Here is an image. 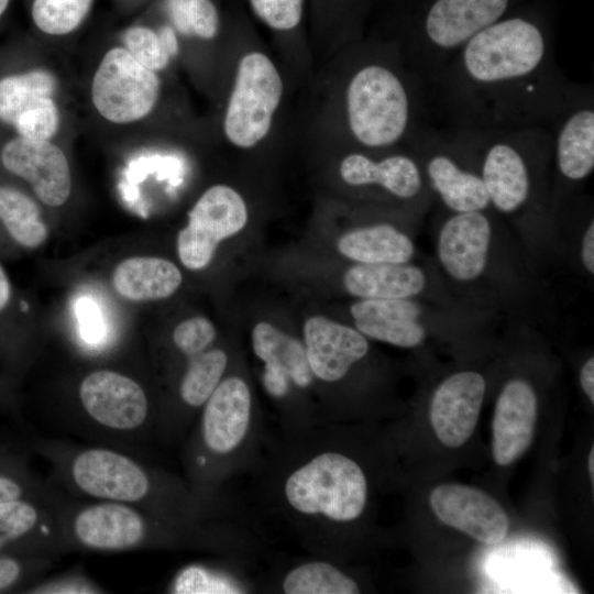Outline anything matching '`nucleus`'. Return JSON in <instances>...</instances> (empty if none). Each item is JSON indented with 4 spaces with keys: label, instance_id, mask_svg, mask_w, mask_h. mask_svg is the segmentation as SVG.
<instances>
[{
    "label": "nucleus",
    "instance_id": "nucleus-1",
    "mask_svg": "<svg viewBox=\"0 0 594 594\" xmlns=\"http://www.w3.org/2000/svg\"><path fill=\"white\" fill-rule=\"evenodd\" d=\"M572 81L549 30L503 18L472 36L427 86L435 125L454 131L548 127Z\"/></svg>",
    "mask_w": 594,
    "mask_h": 594
},
{
    "label": "nucleus",
    "instance_id": "nucleus-2",
    "mask_svg": "<svg viewBox=\"0 0 594 594\" xmlns=\"http://www.w3.org/2000/svg\"><path fill=\"white\" fill-rule=\"evenodd\" d=\"M431 238V258L462 305L532 326L544 299L540 271L492 208L450 212L437 207Z\"/></svg>",
    "mask_w": 594,
    "mask_h": 594
},
{
    "label": "nucleus",
    "instance_id": "nucleus-3",
    "mask_svg": "<svg viewBox=\"0 0 594 594\" xmlns=\"http://www.w3.org/2000/svg\"><path fill=\"white\" fill-rule=\"evenodd\" d=\"M449 131L480 174L491 208L541 271L556 257L557 242L549 129Z\"/></svg>",
    "mask_w": 594,
    "mask_h": 594
},
{
    "label": "nucleus",
    "instance_id": "nucleus-4",
    "mask_svg": "<svg viewBox=\"0 0 594 594\" xmlns=\"http://www.w3.org/2000/svg\"><path fill=\"white\" fill-rule=\"evenodd\" d=\"M37 450L52 468L53 484L70 496L130 504L199 527L202 504L191 488L124 449L47 439Z\"/></svg>",
    "mask_w": 594,
    "mask_h": 594
},
{
    "label": "nucleus",
    "instance_id": "nucleus-5",
    "mask_svg": "<svg viewBox=\"0 0 594 594\" xmlns=\"http://www.w3.org/2000/svg\"><path fill=\"white\" fill-rule=\"evenodd\" d=\"M349 69L342 95L348 140L358 148H407L432 124L427 88L388 44L366 47Z\"/></svg>",
    "mask_w": 594,
    "mask_h": 594
},
{
    "label": "nucleus",
    "instance_id": "nucleus-6",
    "mask_svg": "<svg viewBox=\"0 0 594 594\" xmlns=\"http://www.w3.org/2000/svg\"><path fill=\"white\" fill-rule=\"evenodd\" d=\"M55 514L64 552L118 553L200 541V527L187 526L130 504L78 498L58 488Z\"/></svg>",
    "mask_w": 594,
    "mask_h": 594
},
{
    "label": "nucleus",
    "instance_id": "nucleus-7",
    "mask_svg": "<svg viewBox=\"0 0 594 594\" xmlns=\"http://www.w3.org/2000/svg\"><path fill=\"white\" fill-rule=\"evenodd\" d=\"M349 314L367 339L403 349H419L432 340L477 339L499 320L419 299H356Z\"/></svg>",
    "mask_w": 594,
    "mask_h": 594
},
{
    "label": "nucleus",
    "instance_id": "nucleus-8",
    "mask_svg": "<svg viewBox=\"0 0 594 594\" xmlns=\"http://www.w3.org/2000/svg\"><path fill=\"white\" fill-rule=\"evenodd\" d=\"M76 397V425L105 440L102 444L122 449L156 431L157 417L144 387L119 371L99 369L86 374Z\"/></svg>",
    "mask_w": 594,
    "mask_h": 594
},
{
    "label": "nucleus",
    "instance_id": "nucleus-9",
    "mask_svg": "<svg viewBox=\"0 0 594 594\" xmlns=\"http://www.w3.org/2000/svg\"><path fill=\"white\" fill-rule=\"evenodd\" d=\"M252 407L250 387L239 376L222 378L201 407L186 455L190 488L201 503L218 480L221 463L244 442Z\"/></svg>",
    "mask_w": 594,
    "mask_h": 594
},
{
    "label": "nucleus",
    "instance_id": "nucleus-10",
    "mask_svg": "<svg viewBox=\"0 0 594 594\" xmlns=\"http://www.w3.org/2000/svg\"><path fill=\"white\" fill-rule=\"evenodd\" d=\"M282 491L295 514L314 520L353 521L367 502V480L362 468L334 451L317 453L293 469Z\"/></svg>",
    "mask_w": 594,
    "mask_h": 594
},
{
    "label": "nucleus",
    "instance_id": "nucleus-11",
    "mask_svg": "<svg viewBox=\"0 0 594 594\" xmlns=\"http://www.w3.org/2000/svg\"><path fill=\"white\" fill-rule=\"evenodd\" d=\"M551 134L552 206L559 208L583 193L594 170V90L572 81L558 113L547 127Z\"/></svg>",
    "mask_w": 594,
    "mask_h": 594
},
{
    "label": "nucleus",
    "instance_id": "nucleus-12",
    "mask_svg": "<svg viewBox=\"0 0 594 594\" xmlns=\"http://www.w3.org/2000/svg\"><path fill=\"white\" fill-rule=\"evenodd\" d=\"M407 150L416 158L437 207L450 212L491 208L480 174L449 130L432 123L413 138Z\"/></svg>",
    "mask_w": 594,
    "mask_h": 594
},
{
    "label": "nucleus",
    "instance_id": "nucleus-13",
    "mask_svg": "<svg viewBox=\"0 0 594 594\" xmlns=\"http://www.w3.org/2000/svg\"><path fill=\"white\" fill-rule=\"evenodd\" d=\"M338 172L349 188L382 195L420 219L435 205L420 167L407 148L352 150L341 157Z\"/></svg>",
    "mask_w": 594,
    "mask_h": 594
},
{
    "label": "nucleus",
    "instance_id": "nucleus-14",
    "mask_svg": "<svg viewBox=\"0 0 594 594\" xmlns=\"http://www.w3.org/2000/svg\"><path fill=\"white\" fill-rule=\"evenodd\" d=\"M283 96V80L273 61L264 53L244 54L237 67L224 118L227 140L239 148H250L268 134Z\"/></svg>",
    "mask_w": 594,
    "mask_h": 594
},
{
    "label": "nucleus",
    "instance_id": "nucleus-15",
    "mask_svg": "<svg viewBox=\"0 0 594 594\" xmlns=\"http://www.w3.org/2000/svg\"><path fill=\"white\" fill-rule=\"evenodd\" d=\"M342 285L356 299H419L476 311L450 293L432 258L427 256L399 264L352 263L342 275Z\"/></svg>",
    "mask_w": 594,
    "mask_h": 594
},
{
    "label": "nucleus",
    "instance_id": "nucleus-16",
    "mask_svg": "<svg viewBox=\"0 0 594 594\" xmlns=\"http://www.w3.org/2000/svg\"><path fill=\"white\" fill-rule=\"evenodd\" d=\"M155 72L140 64L125 48L114 47L101 59L91 84V99L108 121L130 123L146 117L160 95Z\"/></svg>",
    "mask_w": 594,
    "mask_h": 594
},
{
    "label": "nucleus",
    "instance_id": "nucleus-17",
    "mask_svg": "<svg viewBox=\"0 0 594 594\" xmlns=\"http://www.w3.org/2000/svg\"><path fill=\"white\" fill-rule=\"evenodd\" d=\"M248 222L242 196L227 185L208 188L188 212V223L177 237V254L191 271L210 264L219 243L240 232Z\"/></svg>",
    "mask_w": 594,
    "mask_h": 594
},
{
    "label": "nucleus",
    "instance_id": "nucleus-18",
    "mask_svg": "<svg viewBox=\"0 0 594 594\" xmlns=\"http://www.w3.org/2000/svg\"><path fill=\"white\" fill-rule=\"evenodd\" d=\"M55 89V77L44 69L0 79V120L14 127L22 138L50 140L59 122L52 98Z\"/></svg>",
    "mask_w": 594,
    "mask_h": 594
},
{
    "label": "nucleus",
    "instance_id": "nucleus-19",
    "mask_svg": "<svg viewBox=\"0 0 594 594\" xmlns=\"http://www.w3.org/2000/svg\"><path fill=\"white\" fill-rule=\"evenodd\" d=\"M486 378L475 370H460L433 389L429 418L438 439L449 448L463 446L472 436L486 393Z\"/></svg>",
    "mask_w": 594,
    "mask_h": 594
},
{
    "label": "nucleus",
    "instance_id": "nucleus-20",
    "mask_svg": "<svg viewBox=\"0 0 594 594\" xmlns=\"http://www.w3.org/2000/svg\"><path fill=\"white\" fill-rule=\"evenodd\" d=\"M429 503L441 522L483 544H498L508 532L509 518L503 507L477 488L455 483L441 484L431 491Z\"/></svg>",
    "mask_w": 594,
    "mask_h": 594
},
{
    "label": "nucleus",
    "instance_id": "nucleus-21",
    "mask_svg": "<svg viewBox=\"0 0 594 594\" xmlns=\"http://www.w3.org/2000/svg\"><path fill=\"white\" fill-rule=\"evenodd\" d=\"M1 162L10 173L25 179L47 206L64 205L72 193V175L63 151L48 140L15 138L1 151Z\"/></svg>",
    "mask_w": 594,
    "mask_h": 594
},
{
    "label": "nucleus",
    "instance_id": "nucleus-22",
    "mask_svg": "<svg viewBox=\"0 0 594 594\" xmlns=\"http://www.w3.org/2000/svg\"><path fill=\"white\" fill-rule=\"evenodd\" d=\"M538 417V395L532 382L522 376L508 378L497 396L492 422V454L506 466L529 448Z\"/></svg>",
    "mask_w": 594,
    "mask_h": 594
},
{
    "label": "nucleus",
    "instance_id": "nucleus-23",
    "mask_svg": "<svg viewBox=\"0 0 594 594\" xmlns=\"http://www.w3.org/2000/svg\"><path fill=\"white\" fill-rule=\"evenodd\" d=\"M305 351L311 373L326 383L343 380L370 352V342L354 327L323 316L304 323Z\"/></svg>",
    "mask_w": 594,
    "mask_h": 594
},
{
    "label": "nucleus",
    "instance_id": "nucleus-24",
    "mask_svg": "<svg viewBox=\"0 0 594 594\" xmlns=\"http://www.w3.org/2000/svg\"><path fill=\"white\" fill-rule=\"evenodd\" d=\"M57 492L55 485L47 497L0 502V553L22 541H28L37 556L65 553L54 508Z\"/></svg>",
    "mask_w": 594,
    "mask_h": 594
},
{
    "label": "nucleus",
    "instance_id": "nucleus-25",
    "mask_svg": "<svg viewBox=\"0 0 594 594\" xmlns=\"http://www.w3.org/2000/svg\"><path fill=\"white\" fill-rule=\"evenodd\" d=\"M255 355L264 362L263 384L270 395L284 397L290 384L307 388L314 375L304 344L268 322H258L252 330Z\"/></svg>",
    "mask_w": 594,
    "mask_h": 594
},
{
    "label": "nucleus",
    "instance_id": "nucleus-26",
    "mask_svg": "<svg viewBox=\"0 0 594 594\" xmlns=\"http://www.w3.org/2000/svg\"><path fill=\"white\" fill-rule=\"evenodd\" d=\"M411 227L392 221L354 227L337 242L339 253L352 263H407L418 257Z\"/></svg>",
    "mask_w": 594,
    "mask_h": 594
},
{
    "label": "nucleus",
    "instance_id": "nucleus-27",
    "mask_svg": "<svg viewBox=\"0 0 594 594\" xmlns=\"http://www.w3.org/2000/svg\"><path fill=\"white\" fill-rule=\"evenodd\" d=\"M592 198L581 193L557 212L556 257H564L587 282L594 277V212Z\"/></svg>",
    "mask_w": 594,
    "mask_h": 594
},
{
    "label": "nucleus",
    "instance_id": "nucleus-28",
    "mask_svg": "<svg viewBox=\"0 0 594 594\" xmlns=\"http://www.w3.org/2000/svg\"><path fill=\"white\" fill-rule=\"evenodd\" d=\"M182 282V273L174 263L153 256L123 260L112 273L116 292L131 301L165 299L178 289Z\"/></svg>",
    "mask_w": 594,
    "mask_h": 594
},
{
    "label": "nucleus",
    "instance_id": "nucleus-29",
    "mask_svg": "<svg viewBox=\"0 0 594 594\" xmlns=\"http://www.w3.org/2000/svg\"><path fill=\"white\" fill-rule=\"evenodd\" d=\"M227 365L228 355L221 349H207L187 360L177 389L180 409L176 414L167 436L174 435L186 425V415L204 406L221 382Z\"/></svg>",
    "mask_w": 594,
    "mask_h": 594
},
{
    "label": "nucleus",
    "instance_id": "nucleus-30",
    "mask_svg": "<svg viewBox=\"0 0 594 594\" xmlns=\"http://www.w3.org/2000/svg\"><path fill=\"white\" fill-rule=\"evenodd\" d=\"M0 220L11 238L24 248H37L47 239L38 206L14 188L0 186Z\"/></svg>",
    "mask_w": 594,
    "mask_h": 594
},
{
    "label": "nucleus",
    "instance_id": "nucleus-31",
    "mask_svg": "<svg viewBox=\"0 0 594 594\" xmlns=\"http://www.w3.org/2000/svg\"><path fill=\"white\" fill-rule=\"evenodd\" d=\"M286 594H356V582L332 563L309 561L286 573L282 582Z\"/></svg>",
    "mask_w": 594,
    "mask_h": 594
},
{
    "label": "nucleus",
    "instance_id": "nucleus-32",
    "mask_svg": "<svg viewBox=\"0 0 594 594\" xmlns=\"http://www.w3.org/2000/svg\"><path fill=\"white\" fill-rule=\"evenodd\" d=\"M124 44L140 64L153 72L165 68L178 52L175 32L167 25L158 33L145 26H133L125 32Z\"/></svg>",
    "mask_w": 594,
    "mask_h": 594
},
{
    "label": "nucleus",
    "instance_id": "nucleus-33",
    "mask_svg": "<svg viewBox=\"0 0 594 594\" xmlns=\"http://www.w3.org/2000/svg\"><path fill=\"white\" fill-rule=\"evenodd\" d=\"M91 3L92 0H34L32 18L44 33L63 35L82 22Z\"/></svg>",
    "mask_w": 594,
    "mask_h": 594
},
{
    "label": "nucleus",
    "instance_id": "nucleus-34",
    "mask_svg": "<svg viewBox=\"0 0 594 594\" xmlns=\"http://www.w3.org/2000/svg\"><path fill=\"white\" fill-rule=\"evenodd\" d=\"M239 590L226 575L201 564L183 568L168 586V592L180 594L242 593Z\"/></svg>",
    "mask_w": 594,
    "mask_h": 594
},
{
    "label": "nucleus",
    "instance_id": "nucleus-35",
    "mask_svg": "<svg viewBox=\"0 0 594 594\" xmlns=\"http://www.w3.org/2000/svg\"><path fill=\"white\" fill-rule=\"evenodd\" d=\"M215 338L216 328L205 317H194L180 322L172 336L174 345L187 360L209 349Z\"/></svg>",
    "mask_w": 594,
    "mask_h": 594
},
{
    "label": "nucleus",
    "instance_id": "nucleus-36",
    "mask_svg": "<svg viewBox=\"0 0 594 594\" xmlns=\"http://www.w3.org/2000/svg\"><path fill=\"white\" fill-rule=\"evenodd\" d=\"M254 13L270 28L287 31L302 16L304 0H250Z\"/></svg>",
    "mask_w": 594,
    "mask_h": 594
},
{
    "label": "nucleus",
    "instance_id": "nucleus-37",
    "mask_svg": "<svg viewBox=\"0 0 594 594\" xmlns=\"http://www.w3.org/2000/svg\"><path fill=\"white\" fill-rule=\"evenodd\" d=\"M106 591L84 572H67L33 585L29 593L35 594H97Z\"/></svg>",
    "mask_w": 594,
    "mask_h": 594
},
{
    "label": "nucleus",
    "instance_id": "nucleus-38",
    "mask_svg": "<svg viewBox=\"0 0 594 594\" xmlns=\"http://www.w3.org/2000/svg\"><path fill=\"white\" fill-rule=\"evenodd\" d=\"M189 24L191 34L209 40L218 32V12L211 0H190Z\"/></svg>",
    "mask_w": 594,
    "mask_h": 594
},
{
    "label": "nucleus",
    "instance_id": "nucleus-39",
    "mask_svg": "<svg viewBox=\"0 0 594 594\" xmlns=\"http://www.w3.org/2000/svg\"><path fill=\"white\" fill-rule=\"evenodd\" d=\"M54 488V484H26L13 475L0 473V502L18 498H43L50 496Z\"/></svg>",
    "mask_w": 594,
    "mask_h": 594
},
{
    "label": "nucleus",
    "instance_id": "nucleus-40",
    "mask_svg": "<svg viewBox=\"0 0 594 594\" xmlns=\"http://www.w3.org/2000/svg\"><path fill=\"white\" fill-rule=\"evenodd\" d=\"M82 339L88 343H99L103 337L102 319L98 307L90 299L82 298L77 304Z\"/></svg>",
    "mask_w": 594,
    "mask_h": 594
},
{
    "label": "nucleus",
    "instance_id": "nucleus-41",
    "mask_svg": "<svg viewBox=\"0 0 594 594\" xmlns=\"http://www.w3.org/2000/svg\"><path fill=\"white\" fill-rule=\"evenodd\" d=\"M24 563L13 557L0 556V592L12 588L22 581Z\"/></svg>",
    "mask_w": 594,
    "mask_h": 594
},
{
    "label": "nucleus",
    "instance_id": "nucleus-42",
    "mask_svg": "<svg viewBox=\"0 0 594 594\" xmlns=\"http://www.w3.org/2000/svg\"><path fill=\"white\" fill-rule=\"evenodd\" d=\"M190 0H167V9L176 29L183 34H191L189 24Z\"/></svg>",
    "mask_w": 594,
    "mask_h": 594
},
{
    "label": "nucleus",
    "instance_id": "nucleus-43",
    "mask_svg": "<svg viewBox=\"0 0 594 594\" xmlns=\"http://www.w3.org/2000/svg\"><path fill=\"white\" fill-rule=\"evenodd\" d=\"M580 385L583 393L594 404V358L590 356L581 366L579 373Z\"/></svg>",
    "mask_w": 594,
    "mask_h": 594
},
{
    "label": "nucleus",
    "instance_id": "nucleus-44",
    "mask_svg": "<svg viewBox=\"0 0 594 594\" xmlns=\"http://www.w3.org/2000/svg\"><path fill=\"white\" fill-rule=\"evenodd\" d=\"M11 296V286L9 279L0 265V310H2Z\"/></svg>",
    "mask_w": 594,
    "mask_h": 594
},
{
    "label": "nucleus",
    "instance_id": "nucleus-45",
    "mask_svg": "<svg viewBox=\"0 0 594 594\" xmlns=\"http://www.w3.org/2000/svg\"><path fill=\"white\" fill-rule=\"evenodd\" d=\"M588 473L593 482L594 480V448H592L588 454Z\"/></svg>",
    "mask_w": 594,
    "mask_h": 594
},
{
    "label": "nucleus",
    "instance_id": "nucleus-46",
    "mask_svg": "<svg viewBox=\"0 0 594 594\" xmlns=\"http://www.w3.org/2000/svg\"><path fill=\"white\" fill-rule=\"evenodd\" d=\"M9 0H0V15L6 11Z\"/></svg>",
    "mask_w": 594,
    "mask_h": 594
}]
</instances>
